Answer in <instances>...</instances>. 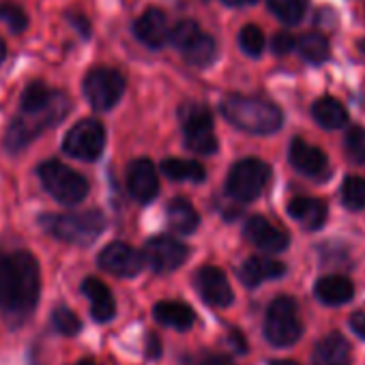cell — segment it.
Segmentation results:
<instances>
[{
  "label": "cell",
  "mask_w": 365,
  "mask_h": 365,
  "mask_svg": "<svg viewBox=\"0 0 365 365\" xmlns=\"http://www.w3.org/2000/svg\"><path fill=\"white\" fill-rule=\"evenodd\" d=\"M359 50H361V52L365 54V39H363V41H359Z\"/></svg>",
  "instance_id": "45"
},
{
  "label": "cell",
  "mask_w": 365,
  "mask_h": 365,
  "mask_svg": "<svg viewBox=\"0 0 365 365\" xmlns=\"http://www.w3.org/2000/svg\"><path fill=\"white\" fill-rule=\"evenodd\" d=\"M43 228L56 239L73 245H91L106 228V217L99 211H82L69 215H50L43 220Z\"/></svg>",
  "instance_id": "4"
},
{
  "label": "cell",
  "mask_w": 365,
  "mask_h": 365,
  "mask_svg": "<svg viewBox=\"0 0 365 365\" xmlns=\"http://www.w3.org/2000/svg\"><path fill=\"white\" fill-rule=\"evenodd\" d=\"M185 144L196 155H213L217 150V135L213 127V116L202 103H187L180 110Z\"/></svg>",
  "instance_id": "8"
},
{
  "label": "cell",
  "mask_w": 365,
  "mask_h": 365,
  "mask_svg": "<svg viewBox=\"0 0 365 365\" xmlns=\"http://www.w3.org/2000/svg\"><path fill=\"white\" fill-rule=\"evenodd\" d=\"M82 292L88 297L91 301V314H93V320L97 322H110L116 314V303H114V297L110 292V288L97 279V277H86L82 282Z\"/></svg>",
  "instance_id": "18"
},
{
  "label": "cell",
  "mask_w": 365,
  "mask_h": 365,
  "mask_svg": "<svg viewBox=\"0 0 365 365\" xmlns=\"http://www.w3.org/2000/svg\"><path fill=\"white\" fill-rule=\"evenodd\" d=\"M125 93V78L110 67H97L84 78V95L95 110H110Z\"/></svg>",
  "instance_id": "10"
},
{
  "label": "cell",
  "mask_w": 365,
  "mask_h": 365,
  "mask_svg": "<svg viewBox=\"0 0 365 365\" xmlns=\"http://www.w3.org/2000/svg\"><path fill=\"white\" fill-rule=\"evenodd\" d=\"M5 56H7V48H5L3 39H0V63H3V61H5Z\"/></svg>",
  "instance_id": "43"
},
{
  "label": "cell",
  "mask_w": 365,
  "mask_h": 365,
  "mask_svg": "<svg viewBox=\"0 0 365 365\" xmlns=\"http://www.w3.org/2000/svg\"><path fill=\"white\" fill-rule=\"evenodd\" d=\"M297 43H299V41L294 39V35H290V33H277V35L273 37V41H271V50H273V54H277V56H286L288 52L294 50Z\"/></svg>",
  "instance_id": "36"
},
{
  "label": "cell",
  "mask_w": 365,
  "mask_h": 365,
  "mask_svg": "<svg viewBox=\"0 0 365 365\" xmlns=\"http://www.w3.org/2000/svg\"><path fill=\"white\" fill-rule=\"evenodd\" d=\"M200 26L194 20H180L172 31H170V43L176 46L178 50H185L198 35H200Z\"/></svg>",
  "instance_id": "31"
},
{
  "label": "cell",
  "mask_w": 365,
  "mask_h": 365,
  "mask_svg": "<svg viewBox=\"0 0 365 365\" xmlns=\"http://www.w3.org/2000/svg\"><path fill=\"white\" fill-rule=\"evenodd\" d=\"M239 46H241V50L247 56H254V58L260 56L262 50H264V35H262V31L258 26H254V24L245 26L239 33Z\"/></svg>",
  "instance_id": "32"
},
{
  "label": "cell",
  "mask_w": 365,
  "mask_h": 365,
  "mask_svg": "<svg viewBox=\"0 0 365 365\" xmlns=\"http://www.w3.org/2000/svg\"><path fill=\"white\" fill-rule=\"evenodd\" d=\"M71 103L65 93L48 88L43 82H31L20 101V116L9 125L5 146L9 153H20L48 127L61 123Z\"/></svg>",
  "instance_id": "1"
},
{
  "label": "cell",
  "mask_w": 365,
  "mask_h": 365,
  "mask_svg": "<svg viewBox=\"0 0 365 365\" xmlns=\"http://www.w3.org/2000/svg\"><path fill=\"white\" fill-rule=\"evenodd\" d=\"M127 187L129 194L142 202L148 205L150 200L157 198L159 192V178H157V168L148 159H135L127 168Z\"/></svg>",
  "instance_id": "14"
},
{
  "label": "cell",
  "mask_w": 365,
  "mask_h": 365,
  "mask_svg": "<svg viewBox=\"0 0 365 365\" xmlns=\"http://www.w3.org/2000/svg\"><path fill=\"white\" fill-rule=\"evenodd\" d=\"M350 329H352L361 339H365V314H363V312L350 316Z\"/></svg>",
  "instance_id": "37"
},
{
  "label": "cell",
  "mask_w": 365,
  "mask_h": 365,
  "mask_svg": "<svg viewBox=\"0 0 365 365\" xmlns=\"http://www.w3.org/2000/svg\"><path fill=\"white\" fill-rule=\"evenodd\" d=\"M182 54H185V61L196 65V67H207L213 63L215 54H217V46L213 41V37L200 33L185 50H182Z\"/></svg>",
  "instance_id": "27"
},
{
  "label": "cell",
  "mask_w": 365,
  "mask_h": 365,
  "mask_svg": "<svg viewBox=\"0 0 365 365\" xmlns=\"http://www.w3.org/2000/svg\"><path fill=\"white\" fill-rule=\"evenodd\" d=\"M168 224L180 235H192L198 228L200 217L192 202H187L185 198H174L168 205Z\"/></svg>",
  "instance_id": "24"
},
{
  "label": "cell",
  "mask_w": 365,
  "mask_h": 365,
  "mask_svg": "<svg viewBox=\"0 0 365 365\" xmlns=\"http://www.w3.org/2000/svg\"><path fill=\"white\" fill-rule=\"evenodd\" d=\"M288 213L294 222H299L305 230H318L327 222V207L316 198H294L288 205Z\"/></svg>",
  "instance_id": "22"
},
{
  "label": "cell",
  "mask_w": 365,
  "mask_h": 365,
  "mask_svg": "<svg viewBox=\"0 0 365 365\" xmlns=\"http://www.w3.org/2000/svg\"><path fill=\"white\" fill-rule=\"evenodd\" d=\"M267 3L277 20L286 24H299L307 9V0H267Z\"/></svg>",
  "instance_id": "29"
},
{
  "label": "cell",
  "mask_w": 365,
  "mask_h": 365,
  "mask_svg": "<svg viewBox=\"0 0 365 365\" xmlns=\"http://www.w3.org/2000/svg\"><path fill=\"white\" fill-rule=\"evenodd\" d=\"M133 33L138 37V41H142L146 48L157 50L161 48L165 41H170V29H168V20L163 16V11L159 9H146L133 24Z\"/></svg>",
  "instance_id": "16"
},
{
  "label": "cell",
  "mask_w": 365,
  "mask_h": 365,
  "mask_svg": "<svg viewBox=\"0 0 365 365\" xmlns=\"http://www.w3.org/2000/svg\"><path fill=\"white\" fill-rule=\"evenodd\" d=\"M301 56L307 61V63H314V65H320L329 58V41L327 37L318 35V33H307L299 39L297 43Z\"/></svg>",
  "instance_id": "28"
},
{
  "label": "cell",
  "mask_w": 365,
  "mask_h": 365,
  "mask_svg": "<svg viewBox=\"0 0 365 365\" xmlns=\"http://www.w3.org/2000/svg\"><path fill=\"white\" fill-rule=\"evenodd\" d=\"M39 262L29 252L0 254V307L7 314L24 316L39 299Z\"/></svg>",
  "instance_id": "2"
},
{
  "label": "cell",
  "mask_w": 365,
  "mask_h": 365,
  "mask_svg": "<svg viewBox=\"0 0 365 365\" xmlns=\"http://www.w3.org/2000/svg\"><path fill=\"white\" fill-rule=\"evenodd\" d=\"M284 273H286V267H284L279 260L264 258V256H252V258L245 260V264L241 267L239 277H241V282H243L247 288H256V286H260L262 282L282 277Z\"/></svg>",
  "instance_id": "19"
},
{
  "label": "cell",
  "mask_w": 365,
  "mask_h": 365,
  "mask_svg": "<svg viewBox=\"0 0 365 365\" xmlns=\"http://www.w3.org/2000/svg\"><path fill=\"white\" fill-rule=\"evenodd\" d=\"M0 22H5L14 33H22L29 26L26 14L16 5H0Z\"/></svg>",
  "instance_id": "35"
},
{
  "label": "cell",
  "mask_w": 365,
  "mask_h": 365,
  "mask_svg": "<svg viewBox=\"0 0 365 365\" xmlns=\"http://www.w3.org/2000/svg\"><path fill=\"white\" fill-rule=\"evenodd\" d=\"M153 316L159 324L176 329V331H187L196 322L194 309L180 301H159L153 307Z\"/></svg>",
  "instance_id": "21"
},
{
  "label": "cell",
  "mask_w": 365,
  "mask_h": 365,
  "mask_svg": "<svg viewBox=\"0 0 365 365\" xmlns=\"http://www.w3.org/2000/svg\"><path fill=\"white\" fill-rule=\"evenodd\" d=\"M314 292H316L318 301H322L324 305H344L352 299L354 286L344 275H327L316 282Z\"/></svg>",
  "instance_id": "23"
},
{
  "label": "cell",
  "mask_w": 365,
  "mask_h": 365,
  "mask_svg": "<svg viewBox=\"0 0 365 365\" xmlns=\"http://www.w3.org/2000/svg\"><path fill=\"white\" fill-rule=\"evenodd\" d=\"M99 267L116 277H135L144 267V256L127 243H110L99 254Z\"/></svg>",
  "instance_id": "12"
},
{
  "label": "cell",
  "mask_w": 365,
  "mask_h": 365,
  "mask_svg": "<svg viewBox=\"0 0 365 365\" xmlns=\"http://www.w3.org/2000/svg\"><path fill=\"white\" fill-rule=\"evenodd\" d=\"M69 20H71V24H73L78 31H82V37H88V35H91V26H88V22H86L84 16H69Z\"/></svg>",
  "instance_id": "39"
},
{
  "label": "cell",
  "mask_w": 365,
  "mask_h": 365,
  "mask_svg": "<svg viewBox=\"0 0 365 365\" xmlns=\"http://www.w3.org/2000/svg\"><path fill=\"white\" fill-rule=\"evenodd\" d=\"M52 324H54V329H56L58 333H63V335H67V337L80 333V329H82L80 318H78L69 307H56L54 314H52Z\"/></svg>",
  "instance_id": "33"
},
{
  "label": "cell",
  "mask_w": 365,
  "mask_h": 365,
  "mask_svg": "<svg viewBox=\"0 0 365 365\" xmlns=\"http://www.w3.org/2000/svg\"><path fill=\"white\" fill-rule=\"evenodd\" d=\"M103 146H106V129L95 118H84L76 123L63 140V150L69 157H76L82 161L99 159L103 153Z\"/></svg>",
  "instance_id": "9"
},
{
  "label": "cell",
  "mask_w": 365,
  "mask_h": 365,
  "mask_svg": "<svg viewBox=\"0 0 365 365\" xmlns=\"http://www.w3.org/2000/svg\"><path fill=\"white\" fill-rule=\"evenodd\" d=\"M288 157L292 168L305 176H318L327 170V155L318 146H312L301 138L292 140Z\"/></svg>",
  "instance_id": "17"
},
{
  "label": "cell",
  "mask_w": 365,
  "mask_h": 365,
  "mask_svg": "<svg viewBox=\"0 0 365 365\" xmlns=\"http://www.w3.org/2000/svg\"><path fill=\"white\" fill-rule=\"evenodd\" d=\"M312 116L324 129H339L348 123V110L335 97H320L312 106Z\"/></svg>",
  "instance_id": "25"
},
{
  "label": "cell",
  "mask_w": 365,
  "mask_h": 365,
  "mask_svg": "<svg viewBox=\"0 0 365 365\" xmlns=\"http://www.w3.org/2000/svg\"><path fill=\"white\" fill-rule=\"evenodd\" d=\"M222 3H226L230 7H247V5H256L258 0H222Z\"/></svg>",
  "instance_id": "42"
},
{
  "label": "cell",
  "mask_w": 365,
  "mask_h": 365,
  "mask_svg": "<svg viewBox=\"0 0 365 365\" xmlns=\"http://www.w3.org/2000/svg\"><path fill=\"white\" fill-rule=\"evenodd\" d=\"M230 341L235 344L237 352H245V350H247V344H245V335H241L239 331H232V337H230Z\"/></svg>",
  "instance_id": "41"
},
{
  "label": "cell",
  "mask_w": 365,
  "mask_h": 365,
  "mask_svg": "<svg viewBox=\"0 0 365 365\" xmlns=\"http://www.w3.org/2000/svg\"><path fill=\"white\" fill-rule=\"evenodd\" d=\"M148 359H159L161 356V341L157 335H148V346H146Z\"/></svg>",
  "instance_id": "38"
},
{
  "label": "cell",
  "mask_w": 365,
  "mask_h": 365,
  "mask_svg": "<svg viewBox=\"0 0 365 365\" xmlns=\"http://www.w3.org/2000/svg\"><path fill=\"white\" fill-rule=\"evenodd\" d=\"M350 361V344L339 333L324 335L312 352L314 365H348Z\"/></svg>",
  "instance_id": "20"
},
{
  "label": "cell",
  "mask_w": 365,
  "mask_h": 365,
  "mask_svg": "<svg viewBox=\"0 0 365 365\" xmlns=\"http://www.w3.org/2000/svg\"><path fill=\"white\" fill-rule=\"evenodd\" d=\"M39 180L54 200L67 207L80 205L88 194L86 178L80 172L54 159L39 165Z\"/></svg>",
  "instance_id": "5"
},
{
  "label": "cell",
  "mask_w": 365,
  "mask_h": 365,
  "mask_svg": "<svg viewBox=\"0 0 365 365\" xmlns=\"http://www.w3.org/2000/svg\"><path fill=\"white\" fill-rule=\"evenodd\" d=\"M222 112L224 116L237 127L247 133H275L282 127L284 114L282 110L264 99V97H252V95H226L222 101Z\"/></svg>",
  "instance_id": "3"
},
{
  "label": "cell",
  "mask_w": 365,
  "mask_h": 365,
  "mask_svg": "<svg viewBox=\"0 0 365 365\" xmlns=\"http://www.w3.org/2000/svg\"><path fill=\"white\" fill-rule=\"evenodd\" d=\"M344 148L348 153V157L352 161H365V129L363 127H352L348 133H346V140H344Z\"/></svg>",
  "instance_id": "34"
},
{
  "label": "cell",
  "mask_w": 365,
  "mask_h": 365,
  "mask_svg": "<svg viewBox=\"0 0 365 365\" xmlns=\"http://www.w3.org/2000/svg\"><path fill=\"white\" fill-rule=\"evenodd\" d=\"M341 202L350 211H363L365 209V178L348 176L341 182Z\"/></svg>",
  "instance_id": "30"
},
{
  "label": "cell",
  "mask_w": 365,
  "mask_h": 365,
  "mask_svg": "<svg viewBox=\"0 0 365 365\" xmlns=\"http://www.w3.org/2000/svg\"><path fill=\"white\" fill-rule=\"evenodd\" d=\"M269 178H271V168L260 159L247 157L232 165L226 180V192L237 202H252L262 194Z\"/></svg>",
  "instance_id": "7"
},
{
  "label": "cell",
  "mask_w": 365,
  "mask_h": 365,
  "mask_svg": "<svg viewBox=\"0 0 365 365\" xmlns=\"http://www.w3.org/2000/svg\"><path fill=\"white\" fill-rule=\"evenodd\" d=\"M303 333V324L299 318V307L292 297H277L267 312L264 318V337L269 344L277 348L292 346Z\"/></svg>",
  "instance_id": "6"
},
{
  "label": "cell",
  "mask_w": 365,
  "mask_h": 365,
  "mask_svg": "<svg viewBox=\"0 0 365 365\" xmlns=\"http://www.w3.org/2000/svg\"><path fill=\"white\" fill-rule=\"evenodd\" d=\"M198 365H232V361L228 356H222V354H213V356H207L202 359Z\"/></svg>",
  "instance_id": "40"
},
{
  "label": "cell",
  "mask_w": 365,
  "mask_h": 365,
  "mask_svg": "<svg viewBox=\"0 0 365 365\" xmlns=\"http://www.w3.org/2000/svg\"><path fill=\"white\" fill-rule=\"evenodd\" d=\"M76 365H95L93 361H80V363H76Z\"/></svg>",
  "instance_id": "46"
},
{
  "label": "cell",
  "mask_w": 365,
  "mask_h": 365,
  "mask_svg": "<svg viewBox=\"0 0 365 365\" xmlns=\"http://www.w3.org/2000/svg\"><path fill=\"white\" fill-rule=\"evenodd\" d=\"M196 288L200 297L215 307H228L235 299V292L230 288V282L226 273L217 267H202L196 273Z\"/></svg>",
  "instance_id": "15"
},
{
  "label": "cell",
  "mask_w": 365,
  "mask_h": 365,
  "mask_svg": "<svg viewBox=\"0 0 365 365\" xmlns=\"http://www.w3.org/2000/svg\"><path fill=\"white\" fill-rule=\"evenodd\" d=\"M271 365H299V363H294V361H273Z\"/></svg>",
  "instance_id": "44"
},
{
  "label": "cell",
  "mask_w": 365,
  "mask_h": 365,
  "mask_svg": "<svg viewBox=\"0 0 365 365\" xmlns=\"http://www.w3.org/2000/svg\"><path fill=\"white\" fill-rule=\"evenodd\" d=\"M190 250L172 237H153L144 245V262L155 273H172L187 260Z\"/></svg>",
  "instance_id": "11"
},
{
  "label": "cell",
  "mask_w": 365,
  "mask_h": 365,
  "mask_svg": "<svg viewBox=\"0 0 365 365\" xmlns=\"http://www.w3.org/2000/svg\"><path fill=\"white\" fill-rule=\"evenodd\" d=\"M245 239L250 243H254L258 250L262 252H269V254H279L288 247L290 243V237L284 228L279 226H273L267 217H260V215H254L245 222Z\"/></svg>",
  "instance_id": "13"
},
{
  "label": "cell",
  "mask_w": 365,
  "mask_h": 365,
  "mask_svg": "<svg viewBox=\"0 0 365 365\" xmlns=\"http://www.w3.org/2000/svg\"><path fill=\"white\" fill-rule=\"evenodd\" d=\"M161 172L172 180H192V182H202L207 176L202 163L194 159H174V157L161 161Z\"/></svg>",
  "instance_id": "26"
}]
</instances>
